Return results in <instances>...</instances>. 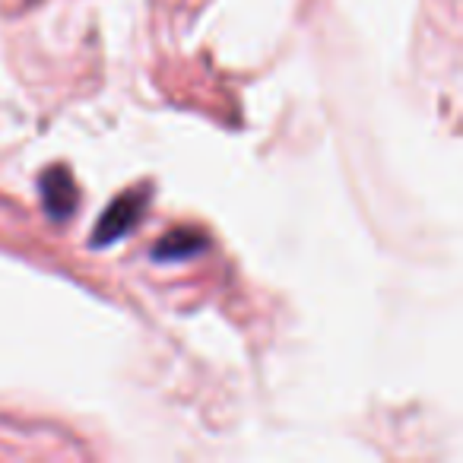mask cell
<instances>
[{"label": "cell", "mask_w": 463, "mask_h": 463, "mask_svg": "<svg viewBox=\"0 0 463 463\" xmlns=\"http://www.w3.org/2000/svg\"><path fill=\"white\" fill-rule=\"evenodd\" d=\"M200 251H206V239L200 232H172L165 235V241L153 248V260H162V264H172V260H187V258H197Z\"/></svg>", "instance_id": "cell-3"}, {"label": "cell", "mask_w": 463, "mask_h": 463, "mask_svg": "<svg viewBox=\"0 0 463 463\" xmlns=\"http://www.w3.org/2000/svg\"><path fill=\"white\" fill-rule=\"evenodd\" d=\"M149 200V187H137V191H124L121 197L111 200V206L102 213L99 219L96 232H92V245L102 248V245H111V241L124 239L143 216V206Z\"/></svg>", "instance_id": "cell-1"}, {"label": "cell", "mask_w": 463, "mask_h": 463, "mask_svg": "<svg viewBox=\"0 0 463 463\" xmlns=\"http://www.w3.org/2000/svg\"><path fill=\"white\" fill-rule=\"evenodd\" d=\"M42 200H45V210L52 219H67L77 210L80 191L64 165L48 168V172L42 175Z\"/></svg>", "instance_id": "cell-2"}]
</instances>
